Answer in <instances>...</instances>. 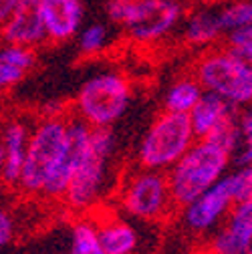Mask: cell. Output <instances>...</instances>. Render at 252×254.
<instances>
[{
	"label": "cell",
	"mask_w": 252,
	"mask_h": 254,
	"mask_svg": "<svg viewBox=\"0 0 252 254\" xmlns=\"http://www.w3.org/2000/svg\"><path fill=\"white\" fill-rule=\"evenodd\" d=\"M232 155L208 139H198L190 151L168 172L172 196L184 208L228 174Z\"/></svg>",
	"instance_id": "1"
},
{
	"label": "cell",
	"mask_w": 252,
	"mask_h": 254,
	"mask_svg": "<svg viewBox=\"0 0 252 254\" xmlns=\"http://www.w3.org/2000/svg\"><path fill=\"white\" fill-rule=\"evenodd\" d=\"M196 141L190 115L162 111L153 117L137 145V166L168 174Z\"/></svg>",
	"instance_id": "2"
},
{
	"label": "cell",
	"mask_w": 252,
	"mask_h": 254,
	"mask_svg": "<svg viewBox=\"0 0 252 254\" xmlns=\"http://www.w3.org/2000/svg\"><path fill=\"white\" fill-rule=\"evenodd\" d=\"M69 115L59 117H41L33 123V133L28 141L26 164L20 176L18 192L22 196H37L43 198V190L53 176L61 153L67 143L69 133Z\"/></svg>",
	"instance_id": "3"
},
{
	"label": "cell",
	"mask_w": 252,
	"mask_h": 254,
	"mask_svg": "<svg viewBox=\"0 0 252 254\" xmlns=\"http://www.w3.org/2000/svg\"><path fill=\"white\" fill-rule=\"evenodd\" d=\"M115 153V133L111 127H93L89 149L77 174L71 180L63 204L71 212H87L95 206L105 194L109 166Z\"/></svg>",
	"instance_id": "4"
},
{
	"label": "cell",
	"mask_w": 252,
	"mask_h": 254,
	"mask_svg": "<svg viewBox=\"0 0 252 254\" xmlns=\"http://www.w3.org/2000/svg\"><path fill=\"white\" fill-rule=\"evenodd\" d=\"M133 99V85L123 73L103 71L87 79L73 103V115L91 127H111Z\"/></svg>",
	"instance_id": "5"
},
{
	"label": "cell",
	"mask_w": 252,
	"mask_h": 254,
	"mask_svg": "<svg viewBox=\"0 0 252 254\" xmlns=\"http://www.w3.org/2000/svg\"><path fill=\"white\" fill-rule=\"evenodd\" d=\"M204 91L216 93L236 109L252 105V63L230 49L206 51L194 65L192 73Z\"/></svg>",
	"instance_id": "6"
},
{
	"label": "cell",
	"mask_w": 252,
	"mask_h": 254,
	"mask_svg": "<svg viewBox=\"0 0 252 254\" xmlns=\"http://www.w3.org/2000/svg\"><path fill=\"white\" fill-rule=\"evenodd\" d=\"M119 210L143 222H160L176 206L166 172L139 168L125 174L117 190Z\"/></svg>",
	"instance_id": "7"
},
{
	"label": "cell",
	"mask_w": 252,
	"mask_h": 254,
	"mask_svg": "<svg viewBox=\"0 0 252 254\" xmlns=\"http://www.w3.org/2000/svg\"><path fill=\"white\" fill-rule=\"evenodd\" d=\"M240 202V188L236 172H228L220 182H216L210 190L194 202L180 208V222L186 232L194 236H204L216 232L224 224L234 204Z\"/></svg>",
	"instance_id": "8"
},
{
	"label": "cell",
	"mask_w": 252,
	"mask_h": 254,
	"mask_svg": "<svg viewBox=\"0 0 252 254\" xmlns=\"http://www.w3.org/2000/svg\"><path fill=\"white\" fill-rule=\"evenodd\" d=\"M182 18L184 6L180 0H141V2L127 4L121 26L131 41L151 45L174 33Z\"/></svg>",
	"instance_id": "9"
},
{
	"label": "cell",
	"mask_w": 252,
	"mask_h": 254,
	"mask_svg": "<svg viewBox=\"0 0 252 254\" xmlns=\"http://www.w3.org/2000/svg\"><path fill=\"white\" fill-rule=\"evenodd\" d=\"M91 131H93V127L89 123H85L83 119H79L77 115L71 113L67 143H65L63 153H61V160H59L53 176L49 178V182H47V186L43 190V198L45 200L63 202V198H65L67 190L71 186V180L77 174L83 157H85V153L89 149Z\"/></svg>",
	"instance_id": "10"
},
{
	"label": "cell",
	"mask_w": 252,
	"mask_h": 254,
	"mask_svg": "<svg viewBox=\"0 0 252 254\" xmlns=\"http://www.w3.org/2000/svg\"><path fill=\"white\" fill-rule=\"evenodd\" d=\"M252 246V198L240 200L208 240V254H248Z\"/></svg>",
	"instance_id": "11"
},
{
	"label": "cell",
	"mask_w": 252,
	"mask_h": 254,
	"mask_svg": "<svg viewBox=\"0 0 252 254\" xmlns=\"http://www.w3.org/2000/svg\"><path fill=\"white\" fill-rule=\"evenodd\" d=\"M30 133H33V125L24 117H10L2 127L0 166H2V184L8 190H18L20 176L26 164Z\"/></svg>",
	"instance_id": "12"
},
{
	"label": "cell",
	"mask_w": 252,
	"mask_h": 254,
	"mask_svg": "<svg viewBox=\"0 0 252 254\" xmlns=\"http://www.w3.org/2000/svg\"><path fill=\"white\" fill-rule=\"evenodd\" d=\"M2 41L4 45H20L30 49H37L49 41L39 0H24L10 14V18L2 22Z\"/></svg>",
	"instance_id": "13"
},
{
	"label": "cell",
	"mask_w": 252,
	"mask_h": 254,
	"mask_svg": "<svg viewBox=\"0 0 252 254\" xmlns=\"http://www.w3.org/2000/svg\"><path fill=\"white\" fill-rule=\"evenodd\" d=\"M39 8L51 43H69L83 30L85 8L81 0H39Z\"/></svg>",
	"instance_id": "14"
},
{
	"label": "cell",
	"mask_w": 252,
	"mask_h": 254,
	"mask_svg": "<svg viewBox=\"0 0 252 254\" xmlns=\"http://www.w3.org/2000/svg\"><path fill=\"white\" fill-rule=\"evenodd\" d=\"M99 240L107 254H135L139 236L135 228L121 216H103L95 220Z\"/></svg>",
	"instance_id": "15"
},
{
	"label": "cell",
	"mask_w": 252,
	"mask_h": 254,
	"mask_svg": "<svg viewBox=\"0 0 252 254\" xmlns=\"http://www.w3.org/2000/svg\"><path fill=\"white\" fill-rule=\"evenodd\" d=\"M222 37H226V30L220 20V10H212L210 6L196 8L184 24V39L188 45L210 47Z\"/></svg>",
	"instance_id": "16"
},
{
	"label": "cell",
	"mask_w": 252,
	"mask_h": 254,
	"mask_svg": "<svg viewBox=\"0 0 252 254\" xmlns=\"http://www.w3.org/2000/svg\"><path fill=\"white\" fill-rule=\"evenodd\" d=\"M238 109L234 105H230L226 99H222L216 93H204V97L200 99V103L192 109L190 113V121L194 127V133L198 139H206L216 127L222 123L226 117H230L232 113H236Z\"/></svg>",
	"instance_id": "17"
},
{
	"label": "cell",
	"mask_w": 252,
	"mask_h": 254,
	"mask_svg": "<svg viewBox=\"0 0 252 254\" xmlns=\"http://www.w3.org/2000/svg\"><path fill=\"white\" fill-rule=\"evenodd\" d=\"M204 87L200 85V81L190 75V77H182L178 81H174L166 95H164V111H172V113H182V115H190L192 109L200 103V99L204 97Z\"/></svg>",
	"instance_id": "18"
},
{
	"label": "cell",
	"mask_w": 252,
	"mask_h": 254,
	"mask_svg": "<svg viewBox=\"0 0 252 254\" xmlns=\"http://www.w3.org/2000/svg\"><path fill=\"white\" fill-rule=\"evenodd\" d=\"M69 254H107L97 232L95 218H79L71 228V250Z\"/></svg>",
	"instance_id": "19"
},
{
	"label": "cell",
	"mask_w": 252,
	"mask_h": 254,
	"mask_svg": "<svg viewBox=\"0 0 252 254\" xmlns=\"http://www.w3.org/2000/svg\"><path fill=\"white\" fill-rule=\"evenodd\" d=\"M109 45V28L103 22H91L87 26H83V30L79 33L77 39V47L79 53L85 57H95L99 53H103Z\"/></svg>",
	"instance_id": "20"
},
{
	"label": "cell",
	"mask_w": 252,
	"mask_h": 254,
	"mask_svg": "<svg viewBox=\"0 0 252 254\" xmlns=\"http://www.w3.org/2000/svg\"><path fill=\"white\" fill-rule=\"evenodd\" d=\"M238 117H240V111L232 113L230 117H226V119L220 123L216 129L206 137L208 141L216 143L218 147L226 149L232 157L236 155L238 145H240V125H238Z\"/></svg>",
	"instance_id": "21"
},
{
	"label": "cell",
	"mask_w": 252,
	"mask_h": 254,
	"mask_svg": "<svg viewBox=\"0 0 252 254\" xmlns=\"http://www.w3.org/2000/svg\"><path fill=\"white\" fill-rule=\"evenodd\" d=\"M220 20L226 33L242 26H252V0H232L220 8Z\"/></svg>",
	"instance_id": "22"
},
{
	"label": "cell",
	"mask_w": 252,
	"mask_h": 254,
	"mask_svg": "<svg viewBox=\"0 0 252 254\" xmlns=\"http://www.w3.org/2000/svg\"><path fill=\"white\" fill-rule=\"evenodd\" d=\"M0 63L10 65L22 73H30L37 65V49L20 47V45H4L0 51Z\"/></svg>",
	"instance_id": "23"
},
{
	"label": "cell",
	"mask_w": 252,
	"mask_h": 254,
	"mask_svg": "<svg viewBox=\"0 0 252 254\" xmlns=\"http://www.w3.org/2000/svg\"><path fill=\"white\" fill-rule=\"evenodd\" d=\"M238 125H240V145L234 160L238 168H244V166H252V109L250 107L240 111Z\"/></svg>",
	"instance_id": "24"
},
{
	"label": "cell",
	"mask_w": 252,
	"mask_h": 254,
	"mask_svg": "<svg viewBox=\"0 0 252 254\" xmlns=\"http://www.w3.org/2000/svg\"><path fill=\"white\" fill-rule=\"evenodd\" d=\"M226 49L252 63V26H242L226 33Z\"/></svg>",
	"instance_id": "25"
},
{
	"label": "cell",
	"mask_w": 252,
	"mask_h": 254,
	"mask_svg": "<svg viewBox=\"0 0 252 254\" xmlns=\"http://www.w3.org/2000/svg\"><path fill=\"white\" fill-rule=\"evenodd\" d=\"M14 230H16V220L8 210H2L0 214V244L8 246L14 240Z\"/></svg>",
	"instance_id": "26"
},
{
	"label": "cell",
	"mask_w": 252,
	"mask_h": 254,
	"mask_svg": "<svg viewBox=\"0 0 252 254\" xmlns=\"http://www.w3.org/2000/svg\"><path fill=\"white\" fill-rule=\"evenodd\" d=\"M24 77H26V73H22V71H18V69H14L10 65H2V63H0V85H2L4 91L16 87Z\"/></svg>",
	"instance_id": "27"
},
{
	"label": "cell",
	"mask_w": 252,
	"mask_h": 254,
	"mask_svg": "<svg viewBox=\"0 0 252 254\" xmlns=\"http://www.w3.org/2000/svg\"><path fill=\"white\" fill-rule=\"evenodd\" d=\"M24 2V0H0V20H6L10 18V14Z\"/></svg>",
	"instance_id": "28"
},
{
	"label": "cell",
	"mask_w": 252,
	"mask_h": 254,
	"mask_svg": "<svg viewBox=\"0 0 252 254\" xmlns=\"http://www.w3.org/2000/svg\"><path fill=\"white\" fill-rule=\"evenodd\" d=\"M190 2H194V4H198V6H212V4L218 2V0H190Z\"/></svg>",
	"instance_id": "29"
},
{
	"label": "cell",
	"mask_w": 252,
	"mask_h": 254,
	"mask_svg": "<svg viewBox=\"0 0 252 254\" xmlns=\"http://www.w3.org/2000/svg\"><path fill=\"white\" fill-rule=\"evenodd\" d=\"M129 2H141V0H129Z\"/></svg>",
	"instance_id": "30"
},
{
	"label": "cell",
	"mask_w": 252,
	"mask_h": 254,
	"mask_svg": "<svg viewBox=\"0 0 252 254\" xmlns=\"http://www.w3.org/2000/svg\"><path fill=\"white\" fill-rule=\"evenodd\" d=\"M248 254H252V246H250V250H248Z\"/></svg>",
	"instance_id": "31"
},
{
	"label": "cell",
	"mask_w": 252,
	"mask_h": 254,
	"mask_svg": "<svg viewBox=\"0 0 252 254\" xmlns=\"http://www.w3.org/2000/svg\"><path fill=\"white\" fill-rule=\"evenodd\" d=\"M206 254H208V252H206Z\"/></svg>",
	"instance_id": "32"
}]
</instances>
